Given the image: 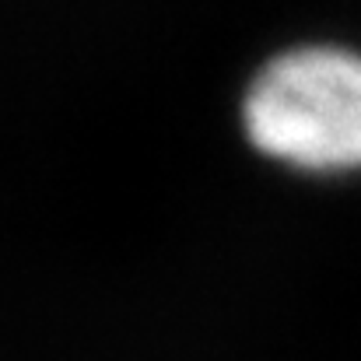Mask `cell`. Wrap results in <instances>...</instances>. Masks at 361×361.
I'll return each instance as SVG.
<instances>
[{
	"label": "cell",
	"mask_w": 361,
	"mask_h": 361,
	"mask_svg": "<svg viewBox=\"0 0 361 361\" xmlns=\"http://www.w3.org/2000/svg\"><path fill=\"white\" fill-rule=\"evenodd\" d=\"M249 144L291 169H361V56L337 46H298L259 67L245 99Z\"/></svg>",
	"instance_id": "cell-1"
}]
</instances>
